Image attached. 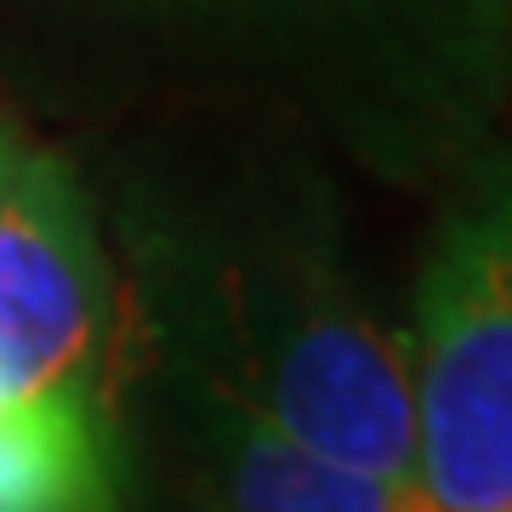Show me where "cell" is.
<instances>
[{"instance_id": "cell-1", "label": "cell", "mask_w": 512, "mask_h": 512, "mask_svg": "<svg viewBox=\"0 0 512 512\" xmlns=\"http://www.w3.org/2000/svg\"><path fill=\"white\" fill-rule=\"evenodd\" d=\"M126 348L177 365L308 456L410 490V365L313 148H131L97 188Z\"/></svg>"}, {"instance_id": "cell-2", "label": "cell", "mask_w": 512, "mask_h": 512, "mask_svg": "<svg viewBox=\"0 0 512 512\" xmlns=\"http://www.w3.org/2000/svg\"><path fill=\"white\" fill-rule=\"evenodd\" d=\"M126 46L393 194L512 143V0H103Z\"/></svg>"}, {"instance_id": "cell-3", "label": "cell", "mask_w": 512, "mask_h": 512, "mask_svg": "<svg viewBox=\"0 0 512 512\" xmlns=\"http://www.w3.org/2000/svg\"><path fill=\"white\" fill-rule=\"evenodd\" d=\"M399 325L421 512H512V143L439 194Z\"/></svg>"}, {"instance_id": "cell-4", "label": "cell", "mask_w": 512, "mask_h": 512, "mask_svg": "<svg viewBox=\"0 0 512 512\" xmlns=\"http://www.w3.org/2000/svg\"><path fill=\"white\" fill-rule=\"evenodd\" d=\"M126 302L92 177L35 143L0 194V416H120Z\"/></svg>"}, {"instance_id": "cell-5", "label": "cell", "mask_w": 512, "mask_h": 512, "mask_svg": "<svg viewBox=\"0 0 512 512\" xmlns=\"http://www.w3.org/2000/svg\"><path fill=\"white\" fill-rule=\"evenodd\" d=\"M126 365L143 376L160 416L183 444L200 512H421L416 490L308 456L256 410L188 370L143 359L131 348Z\"/></svg>"}, {"instance_id": "cell-6", "label": "cell", "mask_w": 512, "mask_h": 512, "mask_svg": "<svg viewBox=\"0 0 512 512\" xmlns=\"http://www.w3.org/2000/svg\"><path fill=\"white\" fill-rule=\"evenodd\" d=\"M120 416H0V512H126Z\"/></svg>"}, {"instance_id": "cell-7", "label": "cell", "mask_w": 512, "mask_h": 512, "mask_svg": "<svg viewBox=\"0 0 512 512\" xmlns=\"http://www.w3.org/2000/svg\"><path fill=\"white\" fill-rule=\"evenodd\" d=\"M29 148H35V137H29L18 120H6V114H0V194H6V188H12V177L23 171Z\"/></svg>"}]
</instances>
